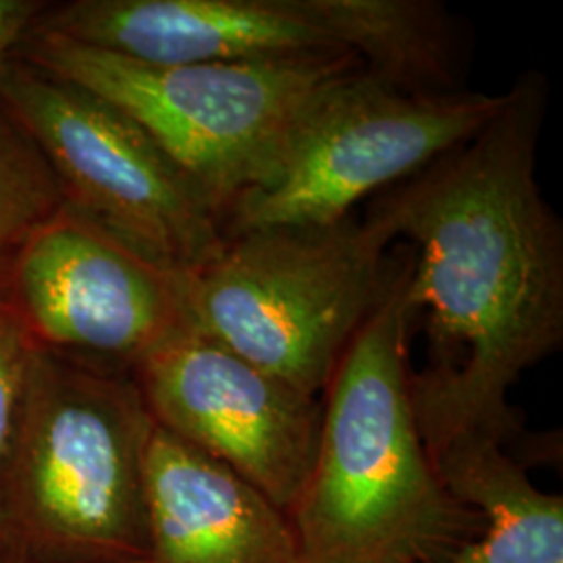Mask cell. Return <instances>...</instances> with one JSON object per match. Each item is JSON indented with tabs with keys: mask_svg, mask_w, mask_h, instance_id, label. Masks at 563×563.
I'll use <instances>...</instances> for the list:
<instances>
[{
	"mask_svg": "<svg viewBox=\"0 0 563 563\" xmlns=\"http://www.w3.org/2000/svg\"><path fill=\"white\" fill-rule=\"evenodd\" d=\"M153 426L132 374L36 346L0 463V560L146 558L144 451Z\"/></svg>",
	"mask_w": 563,
	"mask_h": 563,
	"instance_id": "obj_3",
	"label": "cell"
},
{
	"mask_svg": "<svg viewBox=\"0 0 563 563\" xmlns=\"http://www.w3.org/2000/svg\"><path fill=\"white\" fill-rule=\"evenodd\" d=\"M48 2L0 0V74L15 57L21 41L30 34Z\"/></svg>",
	"mask_w": 563,
	"mask_h": 563,
	"instance_id": "obj_15",
	"label": "cell"
},
{
	"mask_svg": "<svg viewBox=\"0 0 563 563\" xmlns=\"http://www.w3.org/2000/svg\"><path fill=\"white\" fill-rule=\"evenodd\" d=\"M36 30L148 65L355 53L402 90L457 84L455 25L430 0H69L46 4Z\"/></svg>",
	"mask_w": 563,
	"mask_h": 563,
	"instance_id": "obj_5",
	"label": "cell"
},
{
	"mask_svg": "<svg viewBox=\"0 0 563 563\" xmlns=\"http://www.w3.org/2000/svg\"><path fill=\"white\" fill-rule=\"evenodd\" d=\"M393 242L369 211L228 236L211 262L181 276L186 325L320 399L386 290Z\"/></svg>",
	"mask_w": 563,
	"mask_h": 563,
	"instance_id": "obj_6",
	"label": "cell"
},
{
	"mask_svg": "<svg viewBox=\"0 0 563 563\" xmlns=\"http://www.w3.org/2000/svg\"><path fill=\"white\" fill-rule=\"evenodd\" d=\"M153 422L288 511L316 460L322 401L184 328L132 372Z\"/></svg>",
	"mask_w": 563,
	"mask_h": 563,
	"instance_id": "obj_10",
	"label": "cell"
},
{
	"mask_svg": "<svg viewBox=\"0 0 563 563\" xmlns=\"http://www.w3.org/2000/svg\"><path fill=\"white\" fill-rule=\"evenodd\" d=\"M444 486L483 516L481 532L430 563H563V497L530 481L528 465L488 437H460L437 455Z\"/></svg>",
	"mask_w": 563,
	"mask_h": 563,
	"instance_id": "obj_12",
	"label": "cell"
},
{
	"mask_svg": "<svg viewBox=\"0 0 563 563\" xmlns=\"http://www.w3.org/2000/svg\"><path fill=\"white\" fill-rule=\"evenodd\" d=\"M144 511L151 563H302L288 511L157 423L144 451Z\"/></svg>",
	"mask_w": 563,
	"mask_h": 563,
	"instance_id": "obj_11",
	"label": "cell"
},
{
	"mask_svg": "<svg viewBox=\"0 0 563 563\" xmlns=\"http://www.w3.org/2000/svg\"><path fill=\"white\" fill-rule=\"evenodd\" d=\"M15 57L115 104L222 220L262 186L313 109L365 69L355 53L263 63L148 65L36 27Z\"/></svg>",
	"mask_w": 563,
	"mask_h": 563,
	"instance_id": "obj_4",
	"label": "cell"
},
{
	"mask_svg": "<svg viewBox=\"0 0 563 563\" xmlns=\"http://www.w3.org/2000/svg\"><path fill=\"white\" fill-rule=\"evenodd\" d=\"M0 563H18V562H7V560H0ZM109 563H151L148 558H141V560H123V562H109Z\"/></svg>",
	"mask_w": 563,
	"mask_h": 563,
	"instance_id": "obj_16",
	"label": "cell"
},
{
	"mask_svg": "<svg viewBox=\"0 0 563 563\" xmlns=\"http://www.w3.org/2000/svg\"><path fill=\"white\" fill-rule=\"evenodd\" d=\"M407 251L323 390L316 460L288 509L302 563H430L483 516L444 486L416 420L405 307Z\"/></svg>",
	"mask_w": 563,
	"mask_h": 563,
	"instance_id": "obj_2",
	"label": "cell"
},
{
	"mask_svg": "<svg viewBox=\"0 0 563 563\" xmlns=\"http://www.w3.org/2000/svg\"><path fill=\"white\" fill-rule=\"evenodd\" d=\"M34 349L36 344L30 341L18 318L9 309L0 307V463L15 422Z\"/></svg>",
	"mask_w": 563,
	"mask_h": 563,
	"instance_id": "obj_14",
	"label": "cell"
},
{
	"mask_svg": "<svg viewBox=\"0 0 563 563\" xmlns=\"http://www.w3.org/2000/svg\"><path fill=\"white\" fill-rule=\"evenodd\" d=\"M4 309L42 351L120 374L188 328L181 276L69 207L23 253Z\"/></svg>",
	"mask_w": 563,
	"mask_h": 563,
	"instance_id": "obj_9",
	"label": "cell"
},
{
	"mask_svg": "<svg viewBox=\"0 0 563 563\" xmlns=\"http://www.w3.org/2000/svg\"><path fill=\"white\" fill-rule=\"evenodd\" d=\"M544 111L541 74H523L474 139L369 209L407 242L409 328L428 341L409 388L432 463L460 437L520 441L509 390L562 346L563 228L537 180Z\"/></svg>",
	"mask_w": 563,
	"mask_h": 563,
	"instance_id": "obj_1",
	"label": "cell"
},
{
	"mask_svg": "<svg viewBox=\"0 0 563 563\" xmlns=\"http://www.w3.org/2000/svg\"><path fill=\"white\" fill-rule=\"evenodd\" d=\"M0 101L41 146L65 205L146 262L186 276L222 251L218 213L115 104L18 57Z\"/></svg>",
	"mask_w": 563,
	"mask_h": 563,
	"instance_id": "obj_7",
	"label": "cell"
},
{
	"mask_svg": "<svg viewBox=\"0 0 563 563\" xmlns=\"http://www.w3.org/2000/svg\"><path fill=\"white\" fill-rule=\"evenodd\" d=\"M505 101L507 92L463 88L411 92L362 69L313 109L274 174L230 207L223 234L341 222L474 139Z\"/></svg>",
	"mask_w": 563,
	"mask_h": 563,
	"instance_id": "obj_8",
	"label": "cell"
},
{
	"mask_svg": "<svg viewBox=\"0 0 563 563\" xmlns=\"http://www.w3.org/2000/svg\"><path fill=\"white\" fill-rule=\"evenodd\" d=\"M65 207L41 146L0 101V307L23 253Z\"/></svg>",
	"mask_w": 563,
	"mask_h": 563,
	"instance_id": "obj_13",
	"label": "cell"
}]
</instances>
